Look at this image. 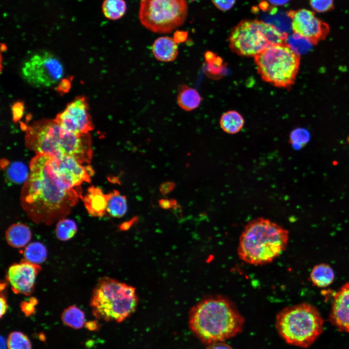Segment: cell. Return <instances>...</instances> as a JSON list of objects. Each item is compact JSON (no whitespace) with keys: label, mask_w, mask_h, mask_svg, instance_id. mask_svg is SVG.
Masks as SVG:
<instances>
[{"label":"cell","mask_w":349,"mask_h":349,"mask_svg":"<svg viewBox=\"0 0 349 349\" xmlns=\"http://www.w3.org/2000/svg\"><path fill=\"white\" fill-rule=\"evenodd\" d=\"M0 318L2 317L3 316L5 315L6 313L7 308H8V305L7 303V301L6 300V298L5 297V296L1 293L0 294Z\"/></svg>","instance_id":"74e56055"},{"label":"cell","mask_w":349,"mask_h":349,"mask_svg":"<svg viewBox=\"0 0 349 349\" xmlns=\"http://www.w3.org/2000/svg\"><path fill=\"white\" fill-rule=\"evenodd\" d=\"M290 140L294 146H302L306 143V133L302 129H294L290 134Z\"/></svg>","instance_id":"f546056e"},{"label":"cell","mask_w":349,"mask_h":349,"mask_svg":"<svg viewBox=\"0 0 349 349\" xmlns=\"http://www.w3.org/2000/svg\"><path fill=\"white\" fill-rule=\"evenodd\" d=\"M25 144L36 155L53 158L72 157L81 164L89 163L93 150L89 133L76 134L63 128L54 119H43L26 128Z\"/></svg>","instance_id":"3957f363"},{"label":"cell","mask_w":349,"mask_h":349,"mask_svg":"<svg viewBox=\"0 0 349 349\" xmlns=\"http://www.w3.org/2000/svg\"><path fill=\"white\" fill-rule=\"evenodd\" d=\"M220 125L225 132L234 134L239 132L242 128L244 125V120L238 111H229L222 115Z\"/></svg>","instance_id":"7402d4cb"},{"label":"cell","mask_w":349,"mask_h":349,"mask_svg":"<svg viewBox=\"0 0 349 349\" xmlns=\"http://www.w3.org/2000/svg\"><path fill=\"white\" fill-rule=\"evenodd\" d=\"M133 221H132V222H128L124 223L122 225V226H123V228H125V227L128 228L130 225L131 224V222H132Z\"/></svg>","instance_id":"7bdbcfd3"},{"label":"cell","mask_w":349,"mask_h":349,"mask_svg":"<svg viewBox=\"0 0 349 349\" xmlns=\"http://www.w3.org/2000/svg\"><path fill=\"white\" fill-rule=\"evenodd\" d=\"M37 303V300L34 297H31L28 301L21 302L20 307L25 316L29 317L34 313L35 306Z\"/></svg>","instance_id":"4dcf8cb0"},{"label":"cell","mask_w":349,"mask_h":349,"mask_svg":"<svg viewBox=\"0 0 349 349\" xmlns=\"http://www.w3.org/2000/svg\"><path fill=\"white\" fill-rule=\"evenodd\" d=\"M54 120L64 129L76 134H88L94 128L88 103L83 96H77L67 104Z\"/></svg>","instance_id":"8fae6325"},{"label":"cell","mask_w":349,"mask_h":349,"mask_svg":"<svg viewBox=\"0 0 349 349\" xmlns=\"http://www.w3.org/2000/svg\"><path fill=\"white\" fill-rule=\"evenodd\" d=\"M202 98L195 89L187 85H183L180 88L177 97L178 106L183 110L191 111L199 107Z\"/></svg>","instance_id":"d6986e66"},{"label":"cell","mask_w":349,"mask_h":349,"mask_svg":"<svg viewBox=\"0 0 349 349\" xmlns=\"http://www.w3.org/2000/svg\"><path fill=\"white\" fill-rule=\"evenodd\" d=\"M0 339V349H6L7 342L6 343L5 339L2 337H1Z\"/></svg>","instance_id":"b9f144b4"},{"label":"cell","mask_w":349,"mask_h":349,"mask_svg":"<svg viewBox=\"0 0 349 349\" xmlns=\"http://www.w3.org/2000/svg\"><path fill=\"white\" fill-rule=\"evenodd\" d=\"M175 184L173 182H164L160 185L159 191L162 194L165 195L173 190Z\"/></svg>","instance_id":"836d02e7"},{"label":"cell","mask_w":349,"mask_h":349,"mask_svg":"<svg viewBox=\"0 0 349 349\" xmlns=\"http://www.w3.org/2000/svg\"><path fill=\"white\" fill-rule=\"evenodd\" d=\"M244 324V317L234 304L222 296L201 300L189 315L190 331L206 345L236 336L243 330Z\"/></svg>","instance_id":"7a4b0ae2"},{"label":"cell","mask_w":349,"mask_h":349,"mask_svg":"<svg viewBox=\"0 0 349 349\" xmlns=\"http://www.w3.org/2000/svg\"><path fill=\"white\" fill-rule=\"evenodd\" d=\"M188 37V32L185 31H177L174 33L173 39L177 43L185 42Z\"/></svg>","instance_id":"8d00e7d4"},{"label":"cell","mask_w":349,"mask_h":349,"mask_svg":"<svg viewBox=\"0 0 349 349\" xmlns=\"http://www.w3.org/2000/svg\"><path fill=\"white\" fill-rule=\"evenodd\" d=\"M8 349H32V344L29 337L20 331H13L7 340Z\"/></svg>","instance_id":"83f0119b"},{"label":"cell","mask_w":349,"mask_h":349,"mask_svg":"<svg viewBox=\"0 0 349 349\" xmlns=\"http://www.w3.org/2000/svg\"><path fill=\"white\" fill-rule=\"evenodd\" d=\"M288 13L293 33L307 39L312 44H316L325 39L330 32L328 25L310 10L300 9Z\"/></svg>","instance_id":"7c38bea8"},{"label":"cell","mask_w":349,"mask_h":349,"mask_svg":"<svg viewBox=\"0 0 349 349\" xmlns=\"http://www.w3.org/2000/svg\"><path fill=\"white\" fill-rule=\"evenodd\" d=\"M138 303L135 287L104 277L94 288L90 305L96 318L121 322L134 312Z\"/></svg>","instance_id":"5b68a950"},{"label":"cell","mask_w":349,"mask_h":349,"mask_svg":"<svg viewBox=\"0 0 349 349\" xmlns=\"http://www.w3.org/2000/svg\"><path fill=\"white\" fill-rule=\"evenodd\" d=\"M77 231L75 222L69 219L63 218L58 221L55 229V234L58 239L67 241L73 238Z\"/></svg>","instance_id":"4316f807"},{"label":"cell","mask_w":349,"mask_h":349,"mask_svg":"<svg viewBox=\"0 0 349 349\" xmlns=\"http://www.w3.org/2000/svg\"><path fill=\"white\" fill-rule=\"evenodd\" d=\"M190 0L194 1V0Z\"/></svg>","instance_id":"f6af8a7d"},{"label":"cell","mask_w":349,"mask_h":349,"mask_svg":"<svg viewBox=\"0 0 349 349\" xmlns=\"http://www.w3.org/2000/svg\"><path fill=\"white\" fill-rule=\"evenodd\" d=\"M206 349H233L228 344L224 342H215L207 346Z\"/></svg>","instance_id":"e575fe53"},{"label":"cell","mask_w":349,"mask_h":349,"mask_svg":"<svg viewBox=\"0 0 349 349\" xmlns=\"http://www.w3.org/2000/svg\"><path fill=\"white\" fill-rule=\"evenodd\" d=\"M107 195L106 212L112 217L120 218L123 217L127 213V210L126 196L121 194L117 190H113Z\"/></svg>","instance_id":"44dd1931"},{"label":"cell","mask_w":349,"mask_h":349,"mask_svg":"<svg viewBox=\"0 0 349 349\" xmlns=\"http://www.w3.org/2000/svg\"><path fill=\"white\" fill-rule=\"evenodd\" d=\"M310 5L315 11L324 13L333 8V0H310Z\"/></svg>","instance_id":"f1b7e54d"},{"label":"cell","mask_w":349,"mask_h":349,"mask_svg":"<svg viewBox=\"0 0 349 349\" xmlns=\"http://www.w3.org/2000/svg\"><path fill=\"white\" fill-rule=\"evenodd\" d=\"M159 205L164 209H169L174 207L176 205V202L174 200L162 199L159 201Z\"/></svg>","instance_id":"d590c367"},{"label":"cell","mask_w":349,"mask_h":349,"mask_svg":"<svg viewBox=\"0 0 349 349\" xmlns=\"http://www.w3.org/2000/svg\"><path fill=\"white\" fill-rule=\"evenodd\" d=\"M254 59L257 72L264 81L282 88L294 84L300 57L286 42L270 46Z\"/></svg>","instance_id":"52a82bcc"},{"label":"cell","mask_w":349,"mask_h":349,"mask_svg":"<svg viewBox=\"0 0 349 349\" xmlns=\"http://www.w3.org/2000/svg\"><path fill=\"white\" fill-rule=\"evenodd\" d=\"M52 165L57 176L72 188L79 187L83 182H89L94 174L90 166H84L72 157L52 158Z\"/></svg>","instance_id":"4fadbf2b"},{"label":"cell","mask_w":349,"mask_h":349,"mask_svg":"<svg viewBox=\"0 0 349 349\" xmlns=\"http://www.w3.org/2000/svg\"><path fill=\"white\" fill-rule=\"evenodd\" d=\"M20 73L23 79L32 86L47 88L60 82L64 75V67L54 54L40 50L24 62Z\"/></svg>","instance_id":"30bf717a"},{"label":"cell","mask_w":349,"mask_h":349,"mask_svg":"<svg viewBox=\"0 0 349 349\" xmlns=\"http://www.w3.org/2000/svg\"><path fill=\"white\" fill-rule=\"evenodd\" d=\"M20 201L28 217L38 224L51 225L64 218L77 203L78 188L65 184L55 174L52 158L36 155L31 161Z\"/></svg>","instance_id":"6da1fadb"},{"label":"cell","mask_w":349,"mask_h":349,"mask_svg":"<svg viewBox=\"0 0 349 349\" xmlns=\"http://www.w3.org/2000/svg\"><path fill=\"white\" fill-rule=\"evenodd\" d=\"M310 278L315 286L325 287L330 286L333 281L334 273L329 265L321 263L315 266L312 269Z\"/></svg>","instance_id":"ffe728a7"},{"label":"cell","mask_w":349,"mask_h":349,"mask_svg":"<svg viewBox=\"0 0 349 349\" xmlns=\"http://www.w3.org/2000/svg\"><path fill=\"white\" fill-rule=\"evenodd\" d=\"M61 319L66 326L76 330L82 328L86 322L84 313L76 305L65 309L62 314Z\"/></svg>","instance_id":"cb8c5ba5"},{"label":"cell","mask_w":349,"mask_h":349,"mask_svg":"<svg viewBox=\"0 0 349 349\" xmlns=\"http://www.w3.org/2000/svg\"><path fill=\"white\" fill-rule=\"evenodd\" d=\"M323 319L317 309L308 303L285 308L276 316L275 327L287 344L301 348L311 346L321 334Z\"/></svg>","instance_id":"8992f818"},{"label":"cell","mask_w":349,"mask_h":349,"mask_svg":"<svg viewBox=\"0 0 349 349\" xmlns=\"http://www.w3.org/2000/svg\"><path fill=\"white\" fill-rule=\"evenodd\" d=\"M69 81V80L66 79H63L58 86L57 89L58 91L61 92H66L67 90H68L70 88Z\"/></svg>","instance_id":"f35d334b"},{"label":"cell","mask_w":349,"mask_h":349,"mask_svg":"<svg viewBox=\"0 0 349 349\" xmlns=\"http://www.w3.org/2000/svg\"><path fill=\"white\" fill-rule=\"evenodd\" d=\"M5 287H6V283H1L0 285V291H2L3 289H4Z\"/></svg>","instance_id":"ee69618b"},{"label":"cell","mask_w":349,"mask_h":349,"mask_svg":"<svg viewBox=\"0 0 349 349\" xmlns=\"http://www.w3.org/2000/svg\"><path fill=\"white\" fill-rule=\"evenodd\" d=\"M24 259L32 264L39 265L44 263L47 257V250L44 244L35 241L25 247L22 251Z\"/></svg>","instance_id":"d4e9b609"},{"label":"cell","mask_w":349,"mask_h":349,"mask_svg":"<svg viewBox=\"0 0 349 349\" xmlns=\"http://www.w3.org/2000/svg\"><path fill=\"white\" fill-rule=\"evenodd\" d=\"M4 168L8 180L16 184H21L26 181L30 172L27 166L20 161L4 163Z\"/></svg>","instance_id":"603a6c76"},{"label":"cell","mask_w":349,"mask_h":349,"mask_svg":"<svg viewBox=\"0 0 349 349\" xmlns=\"http://www.w3.org/2000/svg\"><path fill=\"white\" fill-rule=\"evenodd\" d=\"M152 52L157 60L165 63L172 62L176 59L178 54L177 43L173 38L159 37L152 44Z\"/></svg>","instance_id":"2e32d148"},{"label":"cell","mask_w":349,"mask_h":349,"mask_svg":"<svg viewBox=\"0 0 349 349\" xmlns=\"http://www.w3.org/2000/svg\"><path fill=\"white\" fill-rule=\"evenodd\" d=\"M212 1L217 8L221 11H226L233 7L236 0H212Z\"/></svg>","instance_id":"d6a6232c"},{"label":"cell","mask_w":349,"mask_h":349,"mask_svg":"<svg viewBox=\"0 0 349 349\" xmlns=\"http://www.w3.org/2000/svg\"><path fill=\"white\" fill-rule=\"evenodd\" d=\"M127 8L125 0H104L102 4L104 16L111 20L121 18L125 15Z\"/></svg>","instance_id":"484cf974"},{"label":"cell","mask_w":349,"mask_h":349,"mask_svg":"<svg viewBox=\"0 0 349 349\" xmlns=\"http://www.w3.org/2000/svg\"><path fill=\"white\" fill-rule=\"evenodd\" d=\"M13 120L16 122L22 117L24 110V105L22 101L15 102L11 107Z\"/></svg>","instance_id":"1f68e13d"},{"label":"cell","mask_w":349,"mask_h":349,"mask_svg":"<svg viewBox=\"0 0 349 349\" xmlns=\"http://www.w3.org/2000/svg\"><path fill=\"white\" fill-rule=\"evenodd\" d=\"M287 37L263 20H243L231 31L229 46L240 56L254 57L270 46L286 42Z\"/></svg>","instance_id":"ba28073f"},{"label":"cell","mask_w":349,"mask_h":349,"mask_svg":"<svg viewBox=\"0 0 349 349\" xmlns=\"http://www.w3.org/2000/svg\"><path fill=\"white\" fill-rule=\"evenodd\" d=\"M83 201L86 209L93 217H102L106 213L108 195L105 194L98 188L89 189Z\"/></svg>","instance_id":"e0dca14e"},{"label":"cell","mask_w":349,"mask_h":349,"mask_svg":"<svg viewBox=\"0 0 349 349\" xmlns=\"http://www.w3.org/2000/svg\"><path fill=\"white\" fill-rule=\"evenodd\" d=\"M329 319L339 331L349 333V282L334 294Z\"/></svg>","instance_id":"9a60e30c"},{"label":"cell","mask_w":349,"mask_h":349,"mask_svg":"<svg viewBox=\"0 0 349 349\" xmlns=\"http://www.w3.org/2000/svg\"><path fill=\"white\" fill-rule=\"evenodd\" d=\"M41 269L39 265L24 259L8 268L6 279L14 293L29 296L33 292L37 274Z\"/></svg>","instance_id":"5bb4252c"},{"label":"cell","mask_w":349,"mask_h":349,"mask_svg":"<svg viewBox=\"0 0 349 349\" xmlns=\"http://www.w3.org/2000/svg\"><path fill=\"white\" fill-rule=\"evenodd\" d=\"M84 326L86 329L91 331H96L98 329V324L96 321H87Z\"/></svg>","instance_id":"ab89813d"},{"label":"cell","mask_w":349,"mask_h":349,"mask_svg":"<svg viewBox=\"0 0 349 349\" xmlns=\"http://www.w3.org/2000/svg\"><path fill=\"white\" fill-rule=\"evenodd\" d=\"M188 10L186 0H141L139 19L152 32L169 33L185 23Z\"/></svg>","instance_id":"9c48e42d"},{"label":"cell","mask_w":349,"mask_h":349,"mask_svg":"<svg viewBox=\"0 0 349 349\" xmlns=\"http://www.w3.org/2000/svg\"><path fill=\"white\" fill-rule=\"evenodd\" d=\"M271 4L274 5H283L286 4L289 0H268Z\"/></svg>","instance_id":"60d3db41"},{"label":"cell","mask_w":349,"mask_h":349,"mask_svg":"<svg viewBox=\"0 0 349 349\" xmlns=\"http://www.w3.org/2000/svg\"><path fill=\"white\" fill-rule=\"evenodd\" d=\"M32 236L30 228L21 223L12 224L5 232V239L8 244L15 248L26 246L30 241Z\"/></svg>","instance_id":"ac0fdd59"},{"label":"cell","mask_w":349,"mask_h":349,"mask_svg":"<svg viewBox=\"0 0 349 349\" xmlns=\"http://www.w3.org/2000/svg\"><path fill=\"white\" fill-rule=\"evenodd\" d=\"M288 239L286 229L268 219L258 218L245 226L238 254L247 263L264 265L272 262L286 250Z\"/></svg>","instance_id":"277c9868"}]
</instances>
